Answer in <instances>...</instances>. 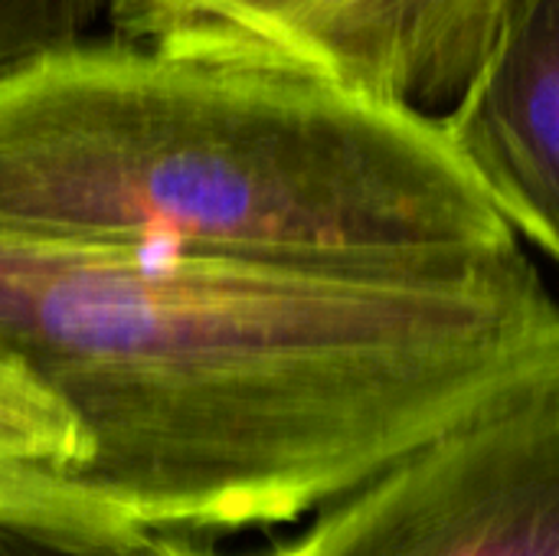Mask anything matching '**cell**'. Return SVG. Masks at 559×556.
Here are the masks:
<instances>
[{
  "mask_svg": "<svg viewBox=\"0 0 559 556\" xmlns=\"http://www.w3.org/2000/svg\"><path fill=\"white\" fill-rule=\"evenodd\" d=\"M0 357L92 439L69 475L138 528H292L449 433L559 397L527 256L357 275L0 239Z\"/></svg>",
  "mask_w": 559,
  "mask_h": 556,
  "instance_id": "6da1fadb",
  "label": "cell"
},
{
  "mask_svg": "<svg viewBox=\"0 0 559 556\" xmlns=\"http://www.w3.org/2000/svg\"><path fill=\"white\" fill-rule=\"evenodd\" d=\"M0 239L357 275L524 252L439 118L282 59L121 39L0 69Z\"/></svg>",
  "mask_w": 559,
  "mask_h": 556,
  "instance_id": "7a4b0ae2",
  "label": "cell"
},
{
  "mask_svg": "<svg viewBox=\"0 0 559 556\" xmlns=\"http://www.w3.org/2000/svg\"><path fill=\"white\" fill-rule=\"evenodd\" d=\"M514 0H105L115 39L308 66L442 118L481 72Z\"/></svg>",
  "mask_w": 559,
  "mask_h": 556,
  "instance_id": "3957f363",
  "label": "cell"
},
{
  "mask_svg": "<svg viewBox=\"0 0 559 556\" xmlns=\"http://www.w3.org/2000/svg\"><path fill=\"white\" fill-rule=\"evenodd\" d=\"M252 556H559V397L442 436Z\"/></svg>",
  "mask_w": 559,
  "mask_h": 556,
  "instance_id": "277c9868",
  "label": "cell"
},
{
  "mask_svg": "<svg viewBox=\"0 0 559 556\" xmlns=\"http://www.w3.org/2000/svg\"><path fill=\"white\" fill-rule=\"evenodd\" d=\"M449 141L514 226L559 269V0H514Z\"/></svg>",
  "mask_w": 559,
  "mask_h": 556,
  "instance_id": "5b68a950",
  "label": "cell"
},
{
  "mask_svg": "<svg viewBox=\"0 0 559 556\" xmlns=\"http://www.w3.org/2000/svg\"><path fill=\"white\" fill-rule=\"evenodd\" d=\"M92 462V439L33 374L0 357V469H43L69 478Z\"/></svg>",
  "mask_w": 559,
  "mask_h": 556,
  "instance_id": "8992f818",
  "label": "cell"
},
{
  "mask_svg": "<svg viewBox=\"0 0 559 556\" xmlns=\"http://www.w3.org/2000/svg\"><path fill=\"white\" fill-rule=\"evenodd\" d=\"M0 521L111 534L138 528L82 485L43 469H0Z\"/></svg>",
  "mask_w": 559,
  "mask_h": 556,
  "instance_id": "52a82bcc",
  "label": "cell"
},
{
  "mask_svg": "<svg viewBox=\"0 0 559 556\" xmlns=\"http://www.w3.org/2000/svg\"><path fill=\"white\" fill-rule=\"evenodd\" d=\"M0 556H216L206 537L154 528L111 534L0 521Z\"/></svg>",
  "mask_w": 559,
  "mask_h": 556,
  "instance_id": "ba28073f",
  "label": "cell"
},
{
  "mask_svg": "<svg viewBox=\"0 0 559 556\" xmlns=\"http://www.w3.org/2000/svg\"><path fill=\"white\" fill-rule=\"evenodd\" d=\"M105 0H0V69L79 43Z\"/></svg>",
  "mask_w": 559,
  "mask_h": 556,
  "instance_id": "9c48e42d",
  "label": "cell"
}]
</instances>
